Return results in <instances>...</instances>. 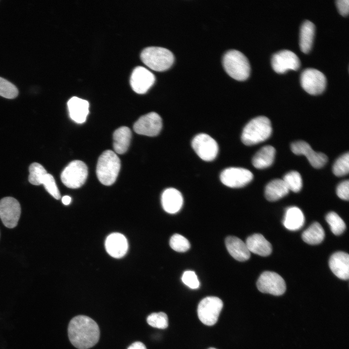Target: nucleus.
Here are the masks:
<instances>
[{
  "instance_id": "5",
  "label": "nucleus",
  "mask_w": 349,
  "mask_h": 349,
  "mask_svg": "<svg viewBox=\"0 0 349 349\" xmlns=\"http://www.w3.org/2000/svg\"><path fill=\"white\" fill-rule=\"evenodd\" d=\"M141 59L144 64L156 71L169 69L174 62V56L170 50L158 47L145 48L141 53Z\"/></svg>"
},
{
  "instance_id": "34",
  "label": "nucleus",
  "mask_w": 349,
  "mask_h": 349,
  "mask_svg": "<svg viewBox=\"0 0 349 349\" xmlns=\"http://www.w3.org/2000/svg\"><path fill=\"white\" fill-rule=\"evenodd\" d=\"M169 244L172 249L178 252H186L190 247L189 240L178 234H175L171 237Z\"/></svg>"
},
{
  "instance_id": "32",
  "label": "nucleus",
  "mask_w": 349,
  "mask_h": 349,
  "mask_svg": "<svg viewBox=\"0 0 349 349\" xmlns=\"http://www.w3.org/2000/svg\"><path fill=\"white\" fill-rule=\"evenodd\" d=\"M349 171V154L348 152L338 158L333 167V172L337 176L347 174Z\"/></svg>"
},
{
  "instance_id": "16",
  "label": "nucleus",
  "mask_w": 349,
  "mask_h": 349,
  "mask_svg": "<svg viewBox=\"0 0 349 349\" xmlns=\"http://www.w3.org/2000/svg\"><path fill=\"white\" fill-rule=\"evenodd\" d=\"M292 152L297 155L305 156L311 165L315 168L323 167L328 161L327 156L321 152H316L311 146L303 141H298L291 143Z\"/></svg>"
},
{
  "instance_id": "26",
  "label": "nucleus",
  "mask_w": 349,
  "mask_h": 349,
  "mask_svg": "<svg viewBox=\"0 0 349 349\" xmlns=\"http://www.w3.org/2000/svg\"><path fill=\"white\" fill-rule=\"evenodd\" d=\"M289 190L283 179H275L266 186L265 195L269 201H277L286 195Z\"/></svg>"
},
{
  "instance_id": "24",
  "label": "nucleus",
  "mask_w": 349,
  "mask_h": 349,
  "mask_svg": "<svg viewBox=\"0 0 349 349\" xmlns=\"http://www.w3.org/2000/svg\"><path fill=\"white\" fill-rule=\"evenodd\" d=\"M131 136V131L127 127H120L114 131L113 146L116 153L123 154L127 152L130 145Z\"/></svg>"
},
{
  "instance_id": "8",
  "label": "nucleus",
  "mask_w": 349,
  "mask_h": 349,
  "mask_svg": "<svg viewBox=\"0 0 349 349\" xmlns=\"http://www.w3.org/2000/svg\"><path fill=\"white\" fill-rule=\"evenodd\" d=\"M256 286L261 292L274 296L282 295L286 290L284 279L278 273L270 271H264L260 275Z\"/></svg>"
},
{
  "instance_id": "25",
  "label": "nucleus",
  "mask_w": 349,
  "mask_h": 349,
  "mask_svg": "<svg viewBox=\"0 0 349 349\" xmlns=\"http://www.w3.org/2000/svg\"><path fill=\"white\" fill-rule=\"evenodd\" d=\"M275 155V149L273 146H263L254 156L253 165L255 168L259 169L269 167L272 164Z\"/></svg>"
},
{
  "instance_id": "36",
  "label": "nucleus",
  "mask_w": 349,
  "mask_h": 349,
  "mask_svg": "<svg viewBox=\"0 0 349 349\" xmlns=\"http://www.w3.org/2000/svg\"><path fill=\"white\" fill-rule=\"evenodd\" d=\"M46 190L56 199L61 198V194L57 188L55 180L53 176L47 173L45 176L42 184Z\"/></svg>"
},
{
  "instance_id": "40",
  "label": "nucleus",
  "mask_w": 349,
  "mask_h": 349,
  "mask_svg": "<svg viewBox=\"0 0 349 349\" xmlns=\"http://www.w3.org/2000/svg\"><path fill=\"white\" fill-rule=\"evenodd\" d=\"M127 349H147L145 346L141 342H135L130 345Z\"/></svg>"
},
{
  "instance_id": "41",
  "label": "nucleus",
  "mask_w": 349,
  "mask_h": 349,
  "mask_svg": "<svg viewBox=\"0 0 349 349\" xmlns=\"http://www.w3.org/2000/svg\"><path fill=\"white\" fill-rule=\"evenodd\" d=\"M62 201L64 205H68L71 203V198L70 196L65 195L62 197Z\"/></svg>"
},
{
  "instance_id": "27",
  "label": "nucleus",
  "mask_w": 349,
  "mask_h": 349,
  "mask_svg": "<svg viewBox=\"0 0 349 349\" xmlns=\"http://www.w3.org/2000/svg\"><path fill=\"white\" fill-rule=\"evenodd\" d=\"M315 32L314 24L306 20L302 24L300 33V47L302 52L308 53L312 47Z\"/></svg>"
},
{
  "instance_id": "21",
  "label": "nucleus",
  "mask_w": 349,
  "mask_h": 349,
  "mask_svg": "<svg viewBox=\"0 0 349 349\" xmlns=\"http://www.w3.org/2000/svg\"><path fill=\"white\" fill-rule=\"evenodd\" d=\"M225 243L228 252L236 260L242 262L249 259L250 252L246 243L240 238L229 236L226 238Z\"/></svg>"
},
{
  "instance_id": "30",
  "label": "nucleus",
  "mask_w": 349,
  "mask_h": 349,
  "mask_svg": "<svg viewBox=\"0 0 349 349\" xmlns=\"http://www.w3.org/2000/svg\"><path fill=\"white\" fill-rule=\"evenodd\" d=\"M325 219L329 224L332 233L335 235H340L346 229V224L342 219L335 212L328 213Z\"/></svg>"
},
{
  "instance_id": "22",
  "label": "nucleus",
  "mask_w": 349,
  "mask_h": 349,
  "mask_svg": "<svg viewBox=\"0 0 349 349\" xmlns=\"http://www.w3.org/2000/svg\"><path fill=\"white\" fill-rule=\"evenodd\" d=\"M245 243L250 252L262 256H268L272 252L271 244L260 234L249 236Z\"/></svg>"
},
{
  "instance_id": "15",
  "label": "nucleus",
  "mask_w": 349,
  "mask_h": 349,
  "mask_svg": "<svg viewBox=\"0 0 349 349\" xmlns=\"http://www.w3.org/2000/svg\"><path fill=\"white\" fill-rule=\"evenodd\" d=\"M155 77L146 68L137 66L133 70L130 84L133 90L139 94L145 93L154 84Z\"/></svg>"
},
{
  "instance_id": "9",
  "label": "nucleus",
  "mask_w": 349,
  "mask_h": 349,
  "mask_svg": "<svg viewBox=\"0 0 349 349\" xmlns=\"http://www.w3.org/2000/svg\"><path fill=\"white\" fill-rule=\"evenodd\" d=\"M301 84L308 94L317 95L321 94L326 86V78L321 72L314 68H307L301 74Z\"/></svg>"
},
{
  "instance_id": "28",
  "label": "nucleus",
  "mask_w": 349,
  "mask_h": 349,
  "mask_svg": "<svg viewBox=\"0 0 349 349\" xmlns=\"http://www.w3.org/2000/svg\"><path fill=\"white\" fill-rule=\"evenodd\" d=\"M301 237L306 243L317 245L320 243L324 239L325 232L320 223L315 222L303 232Z\"/></svg>"
},
{
  "instance_id": "10",
  "label": "nucleus",
  "mask_w": 349,
  "mask_h": 349,
  "mask_svg": "<svg viewBox=\"0 0 349 349\" xmlns=\"http://www.w3.org/2000/svg\"><path fill=\"white\" fill-rule=\"evenodd\" d=\"M191 146L197 155L206 161L214 159L218 153L217 143L211 137L205 133L196 135L192 140Z\"/></svg>"
},
{
  "instance_id": "17",
  "label": "nucleus",
  "mask_w": 349,
  "mask_h": 349,
  "mask_svg": "<svg viewBox=\"0 0 349 349\" xmlns=\"http://www.w3.org/2000/svg\"><path fill=\"white\" fill-rule=\"evenodd\" d=\"M105 244L107 253L116 258L123 257L128 250L127 238L123 234L119 233H112L108 236Z\"/></svg>"
},
{
  "instance_id": "38",
  "label": "nucleus",
  "mask_w": 349,
  "mask_h": 349,
  "mask_svg": "<svg viewBox=\"0 0 349 349\" xmlns=\"http://www.w3.org/2000/svg\"><path fill=\"white\" fill-rule=\"evenodd\" d=\"M337 195L341 199L348 200L349 198V182L348 180L343 181L338 184L336 188Z\"/></svg>"
},
{
  "instance_id": "18",
  "label": "nucleus",
  "mask_w": 349,
  "mask_h": 349,
  "mask_svg": "<svg viewBox=\"0 0 349 349\" xmlns=\"http://www.w3.org/2000/svg\"><path fill=\"white\" fill-rule=\"evenodd\" d=\"M329 267L338 278L347 280L349 277V255L344 252H337L330 257Z\"/></svg>"
},
{
  "instance_id": "12",
  "label": "nucleus",
  "mask_w": 349,
  "mask_h": 349,
  "mask_svg": "<svg viewBox=\"0 0 349 349\" xmlns=\"http://www.w3.org/2000/svg\"><path fill=\"white\" fill-rule=\"evenodd\" d=\"M162 127L160 116L155 112H151L140 117L134 123L133 129L138 134L153 137L159 133Z\"/></svg>"
},
{
  "instance_id": "7",
  "label": "nucleus",
  "mask_w": 349,
  "mask_h": 349,
  "mask_svg": "<svg viewBox=\"0 0 349 349\" xmlns=\"http://www.w3.org/2000/svg\"><path fill=\"white\" fill-rule=\"evenodd\" d=\"M222 307V301L217 297L208 296L204 298L198 305L199 319L206 325H214L218 320Z\"/></svg>"
},
{
  "instance_id": "19",
  "label": "nucleus",
  "mask_w": 349,
  "mask_h": 349,
  "mask_svg": "<svg viewBox=\"0 0 349 349\" xmlns=\"http://www.w3.org/2000/svg\"><path fill=\"white\" fill-rule=\"evenodd\" d=\"M70 118L75 122L82 124L85 122L89 114V102L77 96L71 97L67 102Z\"/></svg>"
},
{
  "instance_id": "37",
  "label": "nucleus",
  "mask_w": 349,
  "mask_h": 349,
  "mask_svg": "<svg viewBox=\"0 0 349 349\" xmlns=\"http://www.w3.org/2000/svg\"><path fill=\"white\" fill-rule=\"evenodd\" d=\"M181 279L183 283L190 288L196 289L199 286V281L193 271H185L183 273Z\"/></svg>"
},
{
  "instance_id": "35",
  "label": "nucleus",
  "mask_w": 349,
  "mask_h": 349,
  "mask_svg": "<svg viewBox=\"0 0 349 349\" xmlns=\"http://www.w3.org/2000/svg\"><path fill=\"white\" fill-rule=\"evenodd\" d=\"M17 88L6 79L0 77V95L8 99H13L18 95Z\"/></svg>"
},
{
  "instance_id": "13",
  "label": "nucleus",
  "mask_w": 349,
  "mask_h": 349,
  "mask_svg": "<svg viewBox=\"0 0 349 349\" xmlns=\"http://www.w3.org/2000/svg\"><path fill=\"white\" fill-rule=\"evenodd\" d=\"M21 213L18 201L12 197H6L0 200V218L3 224L9 228L16 227Z\"/></svg>"
},
{
  "instance_id": "2",
  "label": "nucleus",
  "mask_w": 349,
  "mask_h": 349,
  "mask_svg": "<svg viewBox=\"0 0 349 349\" xmlns=\"http://www.w3.org/2000/svg\"><path fill=\"white\" fill-rule=\"evenodd\" d=\"M272 133L270 119L260 116L252 119L244 127L241 134L242 142L248 146L253 145L267 140Z\"/></svg>"
},
{
  "instance_id": "20",
  "label": "nucleus",
  "mask_w": 349,
  "mask_h": 349,
  "mask_svg": "<svg viewBox=\"0 0 349 349\" xmlns=\"http://www.w3.org/2000/svg\"><path fill=\"white\" fill-rule=\"evenodd\" d=\"M161 202L163 209L167 213L174 214L181 208L183 198L177 190L170 188L165 190L161 194Z\"/></svg>"
},
{
  "instance_id": "6",
  "label": "nucleus",
  "mask_w": 349,
  "mask_h": 349,
  "mask_svg": "<svg viewBox=\"0 0 349 349\" xmlns=\"http://www.w3.org/2000/svg\"><path fill=\"white\" fill-rule=\"evenodd\" d=\"M88 168L83 161L75 160L70 162L63 169L61 179L63 184L71 189H77L85 182Z\"/></svg>"
},
{
  "instance_id": "11",
  "label": "nucleus",
  "mask_w": 349,
  "mask_h": 349,
  "mask_svg": "<svg viewBox=\"0 0 349 349\" xmlns=\"http://www.w3.org/2000/svg\"><path fill=\"white\" fill-rule=\"evenodd\" d=\"M253 179V174L249 170L239 167H230L224 169L220 174L221 182L232 188L243 187Z\"/></svg>"
},
{
  "instance_id": "3",
  "label": "nucleus",
  "mask_w": 349,
  "mask_h": 349,
  "mask_svg": "<svg viewBox=\"0 0 349 349\" xmlns=\"http://www.w3.org/2000/svg\"><path fill=\"white\" fill-rule=\"evenodd\" d=\"M121 167L120 160L113 151H104L98 158L96 173L99 181L103 185L110 186L116 181Z\"/></svg>"
},
{
  "instance_id": "23",
  "label": "nucleus",
  "mask_w": 349,
  "mask_h": 349,
  "mask_svg": "<svg viewBox=\"0 0 349 349\" xmlns=\"http://www.w3.org/2000/svg\"><path fill=\"white\" fill-rule=\"evenodd\" d=\"M304 221L302 211L297 206H291L286 209L283 223L287 229L296 231L303 226Z\"/></svg>"
},
{
  "instance_id": "39",
  "label": "nucleus",
  "mask_w": 349,
  "mask_h": 349,
  "mask_svg": "<svg viewBox=\"0 0 349 349\" xmlns=\"http://www.w3.org/2000/svg\"><path fill=\"white\" fill-rule=\"evenodd\" d=\"M336 5L339 13L342 16H346L348 15L349 12V0H337L336 1Z\"/></svg>"
},
{
  "instance_id": "33",
  "label": "nucleus",
  "mask_w": 349,
  "mask_h": 349,
  "mask_svg": "<svg viewBox=\"0 0 349 349\" xmlns=\"http://www.w3.org/2000/svg\"><path fill=\"white\" fill-rule=\"evenodd\" d=\"M146 320L149 325L154 328L164 329L168 326L167 315L162 312L150 314L147 317Z\"/></svg>"
},
{
  "instance_id": "42",
  "label": "nucleus",
  "mask_w": 349,
  "mask_h": 349,
  "mask_svg": "<svg viewBox=\"0 0 349 349\" xmlns=\"http://www.w3.org/2000/svg\"><path fill=\"white\" fill-rule=\"evenodd\" d=\"M208 349H216L214 348H209Z\"/></svg>"
},
{
  "instance_id": "31",
  "label": "nucleus",
  "mask_w": 349,
  "mask_h": 349,
  "mask_svg": "<svg viewBox=\"0 0 349 349\" xmlns=\"http://www.w3.org/2000/svg\"><path fill=\"white\" fill-rule=\"evenodd\" d=\"M283 180L289 190L298 192L302 188V178L300 173L297 171L287 173L284 175Z\"/></svg>"
},
{
  "instance_id": "1",
  "label": "nucleus",
  "mask_w": 349,
  "mask_h": 349,
  "mask_svg": "<svg viewBox=\"0 0 349 349\" xmlns=\"http://www.w3.org/2000/svg\"><path fill=\"white\" fill-rule=\"evenodd\" d=\"M71 344L79 349H88L95 346L100 337L99 328L91 318L83 315L73 317L68 327Z\"/></svg>"
},
{
  "instance_id": "14",
  "label": "nucleus",
  "mask_w": 349,
  "mask_h": 349,
  "mask_svg": "<svg viewBox=\"0 0 349 349\" xmlns=\"http://www.w3.org/2000/svg\"><path fill=\"white\" fill-rule=\"evenodd\" d=\"M273 69L277 73L282 74L289 70H297L301 65L299 57L289 50H282L275 53L271 58Z\"/></svg>"
},
{
  "instance_id": "29",
  "label": "nucleus",
  "mask_w": 349,
  "mask_h": 349,
  "mask_svg": "<svg viewBox=\"0 0 349 349\" xmlns=\"http://www.w3.org/2000/svg\"><path fill=\"white\" fill-rule=\"evenodd\" d=\"M29 181L34 185L42 184L45 176L48 173L44 167L37 162L32 163L29 166Z\"/></svg>"
},
{
  "instance_id": "4",
  "label": "nucleus",
  "mask_w": 349,
  "mask_h": 349,
  "mask_svg": "<svg viewBox=\"0 0 349 349\" xmlns=\"http://www.w3.org/2000/svg\"><path fill=\"white\" fill-rule=\"evenodd\" d=\"M222 64L226 73L238 80H244L250 74V65L247 57L241 52L232 49L223 57Z\"/></svg>"
}]
</instances>
